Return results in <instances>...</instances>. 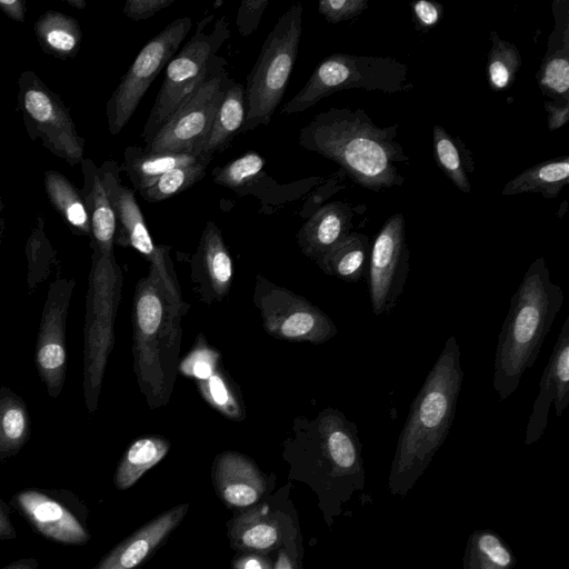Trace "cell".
<instances>
[{
	"instance_id": "cell-19",
	"label": "cell",
	"mask_w": 569,
	"mask_h": 569,
	"mask_svg": "<svg viewBox=\"0 0 569 569\" xmlns=\"http://www.w3.org/2000/svg\"><path fill=\"white\" fill-rule=\"evenodd\" d=\"M190 267L191 281L201 301L211 305L229 295L233 263L221 230L213 221H207Z\"/></svg>"
},
{
	"instance_id": "cell-30",
	"label": "cell",
	"mask_w": 569,
	"mask_h": 569,
	"mask_svg": "<svg viewBox=\"0 0 569 569\" xmlns=\"http://www.w3.org/2000/svg\"><path fill=\"white\" fill-rule=\"evenodd\" d=\"M31 435L30 415L23 399L0 387V463L17 456Z\"/></svg>"
},
{
	"instance_id": "cell-31",
	"label": "cell",
	"mask_w": 569,
	"mask_h": 569,
	"mask_svg": "<svg viewBox=\"0 0 569 569\" xmlns=\"http://www.w3.org/2000/svg\"><path fill=\"white\" fill-rule=\"evenodd\" d=\"M433 158L437 166L463 193L471 191L468 173L475 170L471 151L457 136H451L443 127L432 128Z\"/></svg>"
},
{
	"instance_id": "cell-29",
	"label": "cell",
	"mask_w": 569,
	"mask_h": 569,
	"mask_svg": "<svg viewBox=\"0 0 569 569\" xmlns=\"http://www.w3.org/2000/svg\"><path fill=\"white\" fill-rule=\"evenodd\" d=\"M569 183V157L538 163L520 172L509 180L502 191V196H516L520 193H540L546 199L557 198L561 190Z\"/></svg>"
},
{
	"instance_id": "cell-47",
	"label": "cell",
	"mask_w": 569,
	"mask_h": 569,
	"mask_svg": "<svg viewBox=\"0 0 569 569\" xmlns=\"http://www.w3.org/2000/svg\"><path fill=\"white\" fill-rule=\"evenodd\" d=\"M18 537L11 520L9 506L0 498V540H13Z\"/></svg>"
},
{
	"instance_id": "cell-16",
	"label": "cell",
	"mask_w": 569,
	"mask_h": 569,
	"mask_svg": "<svg viewBox=\"0 0 569 569\" xmlns=\"http://www.w3.org/2000/svg\"><path fill=\"white\" fill-rule=\"evenodd\" d=\"M74 287V279L59 278L50 283L36 341V368L53 399L60 396L66 381V328Z\"/></svg>"
},
{
	"instance_id": "cell-13",
	"label": "cell",
	"mask_w": 569,
	"mask_h": 569,
	"mask_svg": "<svg viewBox=\"0 0 569 569\" xmlns=\"http://www.w3.org/2000/svg\"><path fill=\"white\" fill-rule=\"evenodd\" d=\"M226 64L222 57H214L208 74L194 93L164 122L144 149L198 154L218 104L233 80Z\"/></svg>"
},
{
	"instance_id": "cell-32",
	"label": "cell",
	"mask_w": 569,
	"mask_h": 569,
	"mask_svg": "<svg viewBox=\"0 0 569 569\" xmlns=\"http://www.w3.org/2000/svg\"><path fill=\"white\" fill-rule=\"evenodd\" d=\"M34 31L41 49L59 59L71 58L79 51L82 32L76 19L49 10L34 23Z\"/></svg>"
},
{
	"instance_id": "cell-38",
	"label": "cell",
	"mask_w": 569,
	"mask_h": 569,
	"mask_svg": "<svg viewBox=\"0 0 569 569\" xmlns=\"http://www.w3.org/2000/svg\"><path fill=\"white\" fill-rule=\"evenodd\" d=\"M516 560L501 539L491 531H476L468 541L465 569H511Z\"/></svg>"
},
{
	"instance_id": "cell-33",
	"label": "cell",
	"mask_w": 569,
	"mask_h": 569,
	"mask_svg": "<svg viewBox=\"0 0 569 569\" xmlns=\"http://www.w3.org/2000/svg\"><path fill=\"white\" fill-rule=\"evenodd\" d=\"M44 189L52 207L70 229L77 234L91 237L90 218L80 189L53 170L44 173Z\"/></svg>"
},
{
	"instance_id": "cell-14",
	"label": "cell",
	"mask_w": 569,
	"mask_h": 569,
	"mask_svg": "<svg viewBox=\"0 0 569 569\" xmlns=\"http://www.w3.org/2000/svg\"><path fill=\"white\" fill-rule=\"evenodd\" d=\"M9 505L50 541L83 546L91 539L88 509L71 490L23 488L11 497Z\"/></svg>"
},
{
	"instance_id": "cell-35",
	"label": "cell",
	"mask_w": 569,
	"mask_h": 569,
	"mask_svg": "<svg viewBox=\"0 0 569 569\" xmlns=\"http://www.w3.org/2000/svg\"><path fill=\"white\" fill-rule=\"evenodd\" d=\"M266 159L254 150L232 159L212 170L214 183L232 190L239 196L253 194L269 177L264 172Z\"/></svg>"
},
{
	"instance_id": "cell-2",
	"label": "cell",
	"mask_w": 569,
	"mask_h": 569,
	"mask_svg": "<svg viewBox=\"0 0 569 569\" xmlns=\"http://www.w3.org/2000/svg\"><path fill=\"white\" fill-rule=\"evenodd\" d=\"M190 306L176 278H164L149 267L136 286L132 308L133 369L150 408L164 406L178 370L182 327Z\"/></svg>"
},
{
	"instance_id": "cell-7",
	"label": "cell",
	"mask_w": 569,
	"mask_h": 569,
	"mask_svg": "<svg viewBox=\"0 0 569 569\" xmlns=\"http://www.w3.org/2000/svg\"><path fill=\"white\" fill-rule=\"evenodd\" d=\"M301 3L290 6L268 33L244 87L246 120L241 133L268 126L278 108L298 56Z\"/></svg>"
},
{
	"instance_id": "cell-26",
	"label": "cell",
	"mask_w": 569,
	"mask_h": 569,
	"mask_svg": "<svg viewBox=\"0 0 569 569\" xmlns=\"http://www.w3.org/2000/svg\"><path fill=\"white\" fill-rule=\"evenodd\" d=\"M230 539L234 548L250 552H268L281 542L278 520L269 512L267 505L250 508L230 523Z\"/></svg>"
},
{
	"instance_id": "cell-34",
	"label": "cell",
	"mask_w": 569,
	"mask_h": 569,
	"mask_svg": "<svg viewBox=\"0 0 569 569\" xmlns=\"http://www.w3.org/2000/svg\"><path fill=\"white\" fill-rule=\"evenodd\" d=\"M169 449L170 442L161 436H146L134 440L118 463L113 478L116 487L126 490L133 486Z\"/></svg>"
},
{
	"instance_id": "cell-27",
	"label": "cell",
	"mask_w": 569,
	"mask_h": 569,
	"mask_svg": "<svg viewBox=\"0 0 569 569\" xmlns=\"http://www.w3.org/2000/svg\"><path fill=\"white\" fill-rule=\"evenodd\" d=\"M370 250L369 237L351 231L315 262L325 274L356 283L366 280Z\"/></svg>"
},
{
	"instance_id": "cell-37",
	"label": "cell",
	"mask_w": 569,
	"mask_h": 569,
	"mask_svg": "<svg viewBox=\"0 0 569 569\" xmlns=\"http://www.w3.org/2000/svg\"><path fill=\"white\" fill-rule=\"evenodd\" d=\"M490 50L486 67L487 80L493 91L508 90L521 67V54L516 44L490 31Z\"/></svg>"
},
{
	"instance_id": "cell-9",
	"label": "cell",
	"mask_w": 569,
	"mask_h": 569,
	"mask_svg": "<svg viewBox=\"0 0 569 569\" xmlns=\"http://www.w3.org/2000/svg\"><path fill=\"white\" fill-rule=\"evenodd\" d=\"M213 16L203 18L192 38L172 57L164 68L163 81L144 123L142 138L146 146L164 122L194 93L208 74L220 47L230 36L224 17L207 31Z\"/></svg>"
},
{
	"instance_id": "cell-50",
	"label": "cell",
	"mask_w": 569,
	"mask_h": 569,
	"mask_svg": "<svg viewBox=\"0 0 569 569\" xmlns=\"http://www.w3.org/2000/svg\"><path fill=\"white\" fill-rule=\"evenodd\" d=\"M273 569H296L292 560L284 549L279 551Z\"/></svg>"
},
{
	"instance_id": "cell-23",
	"label": "cell",
	"mask_w": 569,
	"mask_h": 569,
	"mask_svg": "<svg viewBox=\"0 0 569 569\" xmlns=\"http://www.w3.org/2000/svg\"><path fill=\"white\" fill-rule=\"evenodd\" d=\"M355 209L343 201L327 203L312 212L297 232L301 252L316 261L351 232Z\"/></svg>"
},
{
	"instance_id": "cell-18",
	"label": "cell",
	"mask_w": 569,
	"mask_h": 569,
	"mask_svg": "<svg viewBox=\"0 0 569 569\" xmlns=\"http://www.w3.org/2000/svg\"><path fill=\"white\" fill-rule=\"evenodd\" d=\"M552 403L558 418L569 406V316L563 321L541 375L539 391L526 427L525 445H533L543 436Z\"/></svg>"
},
{
	"instance_id": "cell-48",
	"label": "cell",
	"mask_w": 569,
	"mask_h": 569,
	"mask_svg": "<svg viewBox=\"0 0 569 569\" xmlns=\"http://www.w3.org/2000/svg\"><path fill=\"white\" fill-rule=\"evenodd\" d=\"M0 9L12 20L24 21V1L22 0H0Z\"/></svg>"
},
{
	"instance_id": "cell-28",
	"label": "cell",
	"mask_w": 569,
	"mask_h": 569,
	"mask_svg": "<svg viewBox=\"0 0 569 569\" xmlns=\"http://www.w3.org/2000/svg\"><path fill=\"white\" fill-rule=\"evenodd\" d=\"M203 157L207 156L149 151L138 146H130L123 152L122 170L134 189L139 191L170 170L196 163Z\"/></svg>"
},
{
	"instance_id": "cell-36",
	"label": "cell",
	"mask_w": 569,
	"mask_h": 569,
	"mask_svg": "<svg viewBox=\"0 0 569 569\" xmlns=\"http://www.w3.org/2000/svg\"><path fill=\"white\" fill-rule=\"evenodd\" d=\"M202 398L224 417L240 421L246 417V408L236 382L220 365L204 380L196 381Z\"/></svg>"
},
{
	"instance_id": "cell-17",
	"label": "cell",
	"mask_w": 569,
	"mask_h": 569,
	"mask_svg": "<svg viewBox=\"0 0 569 569\" xmlns=\"http://www.w3.org/2000/svg\"><path fill=\"white\" fill-rule=\"evenodd\" d=\"M120 170L113 160H106L99 167L104 190L116 216L114 243L137 250L162 277H176L169 257L170 246H157L153 242L133 191L121 182Z\"/></svg>"
},
{
	"instance_id": "cell-6",
	"label": "cell",
	"mask_w": 569,
	"mask_h": 569,
	"mask_svg": "<svg viewBox=\"0 0 569 569\" xmlns=\"http://www.w3.org/2000/svg\"><path fill=\"white\" fill-rule=\"evenodd\" d=\"M91 261L83 330V393L87 409L93 413L114 343L113 325L122 277L113 251L93 249Z\"/></svg>"
},
{
	"instance_id": "cell-15",
	"label": "cell",
	"mask_w": 569,
	"mask_h": 569,
	"mask_svg": "<svg viewBox=\"0 0 569 569\" xmlns=\"http://www.w3.org/2000/svg\"><path fill=\"white\" fill-rule=\"evenodd\" d=\"M410 250L401 212L383 223L371 243L367 286L375 316H389L401 297L410 271Z\"/></svg>"
},
{
	"instance_id": "cell-42",
	"label": "cell",
	"mask_w": 569,
	"mask_h": 569,
	"mask_svg": "<svg viewBox=\"0 0 569 569\" xmlns=\"http://www.w3.org/2000/svg\"><path fill=\"white\" fill-rule=\"evenodd\" d=\"M268 0H242L236 16V26L242 37L251 36L262 19Z\"/></svg>"
},
{
	"instance_id": "cell-44",
	"label": "cell",
	"mask_w": 569,
	"mask_h": 569,
	"mask_svg": "<svg viewBox=\"0 0 569 569\" xmlns=\"http://www.w3.org/2000/svg\"><path fill=\"white\" fill-rule=\"evenodd\" d=\"M176 0H127L123 13L131 20H146L170 7Z\"/></svg>"
},
{
	"instance_id": "cell-43",
	"label": "cell",
	"mask_w": 569,
	"mask_h": 569,
	"mask_svg": "<svg viewBox=\"0 0 569 569\" xmlns=\"http://www.w3.org/2000/svg\"><path fill=\"white\" fill-rule=\"evenodd\" d=\"M411 7L416 28L425 32L436 27L443 16V6L436 1L418 0Z\"/></svg>"
},
{
	"instance_id": "cell-46",
	"label": "cell",
	"mask_w": 569,
	"mask_h": 569,
	"mask_svg": "<svg viewBox=\"0 0 569 569\" xmlns=\"http://www.w3.org/2000/svg\"><path fill=\"white\" fill-rule=\"evenodd\" d=\"M233 569H273L271 561L257 552L240 555L233 559Z\"/></svg>"
},
{
	"instance_id": "cell-12",
	"label": "cell",
	"mask_w": 569,
	"mask_h": 569,
	"mask_svg": "<svg viewBox=\"0 0 569 569\" xmlns=\"http://www.w3.org/2000/svg\"><path fill=\"white\" fill-rule=\"evenodd\" d=\"M252 299L264 330L276 339L320 345L338 333L319 307L264 276H257Z\"/></svg>"
},
{
	"instance_id": "cell-11",
	"label": "cell",
	"mask_w": 569,
	"mask_h": 569,
	"mask_svg": "<svg viewBox=\"0 0 569 569\" xmlns=\"http://www.w3.org/2000/svg\"><path fill=\"white\" fill-rule=\"evenodd\" d=\"M191 27L190 17L177 18L139 51L107 102L106 116L111 134L120 133L129 122L150 84L177 53Z\"/></svg>"
},
{
	"instance_id": "cell-5",
	"label": "cell",
	"mask_w": 569,
	"mask_h": 569,
	"mask_svg": "<svg viewBox=\"0 0 569 569\" xmlns=\"http://www.w3.org/2000/svg\"><path fill=\"white\" fill-rule=\"evenodd\" d=\"M313 472L345 500L365 487L362 445L357 425L336 408H325L310 419L298 416L286 440Z\"/></svg>"
},
{
	"instance_id": "cell-20",
	"label": "cell",
	"mask_w": 569,
	"mask_h": 569,
	"mask_svg": "<svg viewBox=\"0 0 569 569\" xmlns=\"http://www.w3.org/2000/svg\"><path fill=\"white\" fill-rule=\"evenodd\" d=\"M555 27L536 76L540 91L551 101H569V1L552 2Z\"/></svg>"
},
{
	"instance_id": "cell-45",
	"label": "cell",
	"mask_w": 569,
	"mask_h": 569,
	"mask_svg": "<svg viewBox=\"0 0 569 569\" xmlns=\"http://www.w3.org/2000/svg\"><path fill=\"white\" fill-rule=\"evenodd\" d=\"M547 111V124L549 131H555L563 127L569 120V102L545 101Z\"/></svg>"
},
{
	"instance_id": "cell-8",
	"label": "cell",
	"mask_w": 569,
	"mask_h": 569,
	"mask_svg": "<svg viewBox=\"0 0 569 569\" xmlns=\"http://www.w3.org/2000/svg\"><path fill=\"white\" fill-rule=\"evenodd\" d=\"M406 63L391 57L332 53L320 61L305 86L282 107L281 113L302 112L335 92L362 89L383 93L409 91Z\"/></svg>"
},
{
	"instance_id": "cell-4",
	"label": "cell",
	"mask_w": 569,
	"mask_h": 569,
	"mask_svg": "<svg viewBox=\"0 0 569 569\" xmlns=\"http://www.w3.org/2000/svg\"><path fill=\"white\" fill-rule=\"evenodd\" d=\"M563 299L545 258H537L513 292L498 335L492 386L500 401L517 390L522 375L536 362Z\"/></svg>"
},
{
	"instance_id": "cell-49",
	"label": "cell",
	"mask_w": 569,
	"mask_h": 569,
	"mask_svg": "<svg viewBox=\"0 0 569 569\" xmlns=\"http://www.w3.org/2000/svg\"><path fill=\"white\" fill-rule=\"evenodd\" d=\"M39 561L37 558H23L14 560L2 569H38Z\"/></svg>"
},
{
	"instance_id": "cell-24",
	"label": "cell",
	"mask_w": 569,
	"mask_h": 569,
	"mask_svg": "<svg viewBox=\"0 0 569 569\" xmlns=\"http://www.w3.org/2000/svg\"><path fill=\"white\" fill-rule=\"evenodd\" d=\"M83 187L80 189L91 224V247L113 251L116 216L104 190L99 168L91 159L81 161Z\"/></svg>"
},
{
	"instance_id": "cell-40",
	"label": "cell",
	"mask_w": 569,
	"mask_h": 569,
	"mask_svg": "<svg viewBox=\"0 0 569 569\" xmlns=\"http://www.w3.org/2000/svg\"><path fill=\"white\" fill-rule=\"evenodd\" d=\"M220 365L219 351L208 345L200 333L190 352L180 361L178 370L194 381H201L210 377Z\"/></svg>"
},
{
	"instance_id": "cell-39",
	"label": "cell",
	"mask_w": 569,
	"mask_h": 569,
	"mask_svg": "<svg viewBox=\"0 0 569 569\" xmlns=\"http://www.w3.org/2000/svg\"><path fill=\"white\" fill-rule=\"evenodd\" d=\"M211 159L203 157L196 163L170 170L150 186L139 190V193L143 200L149 202H160L178 196L203 179Z\"/></svg>"
},
{
	"instance_id": "cell-52",
	"label": "cell",
	"mask_w": 569,
	"mask_h": 569,
	"mask_svg": "<svg viewBox=\"0 0 569 569\" xmlns=\"http://www.w3.org/2000/svg\"><path fill=\"white\" fill-rule=\"evenodd\" d=\"M2 232H3L2 201H1V198H0V248H1Z\"/></svg>"
},
{
	"instance_id": "cell-1",
	"label": "cell",
	"mask_w": 569,
	"mask_h": 569,
	"mask_svg": "<svg viewBox=\"0 0 569 569\" xmlns=\"http://www.w3.org/2000/svg\"><path fill=\"white\" fill-rule=\"evenodd\" d=\"M398 127H378L360 108L332 107L300 130L298 143L336 162L361 188L378 192L405 181L397 164L410 159L396 140Z\"/></svg>"
},
{
	"instance_id": "cell-3",
	"label": "cell",
	"mask_w": 569,
	"mask_h": 569,
	"mask_svg": "<svg viewBox=\"0 0 569 569\" xmlns=\"http://www.w3.org/2000/svg\"><path fill=\"white\" fill-rule=\"evenodd\" d=\"M463 376L460 347L456 336H450L413 398L400 431L389 473L391 493L405 497L446 441Z\"/></svg>"
},
{
	"instance_id": "cell-41",
	"label": "cell",
	"mask_w": 569,
	"mask_h": 569,
	"mask_svg": "<svg viewBox=\"0 0 569 569\" xmlns=\"http://www.w3.org/2000/svg\"><path fill=\"white\" fill-rule=\"evenodd\" d=\"M368 0H321L318 11L330 23L355 19L368 8Z\"/></svg>"
},
{
	"instance_id": "cell-21",
	"label": "cell",
	"mask_w": 569,
	"mask_h": 569,
	"mask_svg": "<svg viewBox=\"0 0 569 569\" xmlns=\"http://www.w3.org/2000/svg\"><path fill=\"white\" fill-rule=\"evenodd\" d=\"M188 503L153 518L112 548L90 569H134L149 557L180 523Z\"/></svg>"
},
{
	"instance_id": "cell-25",
	"label": "cell",
	"mask_w": 569,
	"mask_h": 569,
	"mask_svg": "<svg viewBox=\"0 0 569 569\" xmlns=\"http://www.w3.org/2000/svg\"><path fill=\"white\" fill-rule=\"evenodd\" d=\"M246 120L244 87L232 80L224 91L198 154L212 158L242 132Z\"/></svg>"
},
{
	"instance_id": "cell-51",
	"label": "cell",
	"mask_w": 569,
	"mask_h": 569,
	"mask_svg": "<svg viewBox=\"0 0 569 569\" xmlns=\"http://www.w3.org/2000/svg\"><path fill=\"white\" fill-rule=\"evenodd\" d=\"M66 3L76 9H84L87 4L84 0H66Z\"/></svg>"
},
{
	"instance_id": "cell-10",
	"label": "cell",
	"mask_w": 569,
	"mask_h": 569,
	"mask_svg": "<svg viewBox=\"0 0 569 569\" xmlns=\"http://www.w3.org/2000/svg\"><path fill=\"white\" fill-rule=\"evenodd\" d=\"M18 103L32 141L41 139L47 150L71 166L81 163L84 140L78 134L69 109L31 70L19 77Z\"/></svg>"
},
{
	"instance_id": "cell-22",
	"label": "cell",
	"mask_w": 569,
	"mask_h": 569,
	"mask_svg": "<svg viewBox=\"0 0 569 569\" xmlns=\"http://www.w3.org/2000/svg\"><path fill=\"white\" fill-rule=\"evenodd\" d=\"M213 479L217 492L231 507L254 505L267 488L264 475L254 461L237 451H223L216 457Z\"/></svg>"
}]
</instances>
